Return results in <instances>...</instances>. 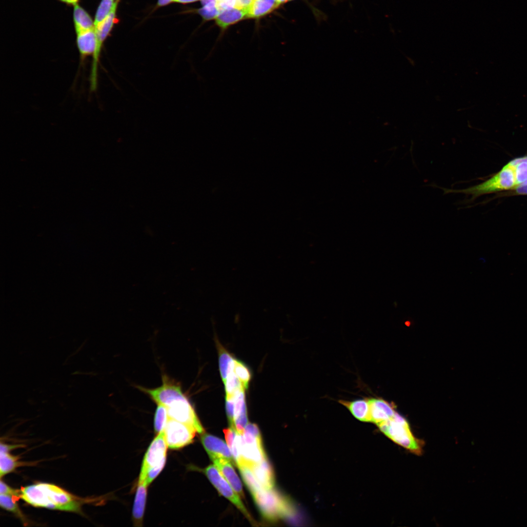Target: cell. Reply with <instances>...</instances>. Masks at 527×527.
Listing matches in <instances>:
<instances>
[{
	"label": "cell",
	"mask_w": 527,
	"mask_h": 527,
	"mask_svg": "<svg viewBox=\"0 0 527 527\" xmlns=\"http://www.w3.org/2000/svg\"><path fill=\"white\" fill-rule=\"evenodd\" d=\"M210 459L233 489L239 495L243 497L241 482L231 464V461L226 458L218 456L212 457Z\"/></svg>",
	"instance_id": "cell-13"
},
{
	"label": "cell",
	"mask_w": 527,
	"mask_h": 527,
	"mask_svg": "<svg viewBox=\"0 0 527 527\" xmlns=\"http://www.w3.org/2000/svg\"><path fill=\"white\" fill-rule=\"evenodd\" d=\"M250 468L263 489L274 488L275 479L273 471L266 458L255 464Z\"/></svg>",
	"instance_id": "cell-17"
},
{
	"label": "cell",
	"mask_w": 527,
	"mask_h": 527,
	"mask_svg": "<svg viewBox=\"0 0 527 527\" xmlns=\"http://www.w3.org/2000/svg\"><path fill=\"white\" fill-rule=\"evenodd\" d=\"M76 44L78 49L80 63L82 64L88 57L93 56L96 47L95 28L77 34Z\"/></svg>",
	"instance_id": "cell-15"
},
{
	"label": "cell",
	"mask_w": 527,
	"mask_h": 527,
	"mask_svg": "<svg viewBox=\"0 0 527 527\" xmlns=\"http://www.w3.org/2000/svg\"></svg>",
	"instance_id": "cell-43"
},
{
	"label": "cell",
	"mask_w": 527,
	"mask_h": 527,
	"mask_svg": "<svg viewBox=\"0 0 527 527\" xmlns=\"http://www.w3.org/2000/svg\"><path fill=\"white\" fill-rule=\"evenodd\" d=\"M371 422L377 425L391 419L395 413L394 406L381 398L369 399Z\"/></svg>",
	"instance_id": "cell-14"
},
{
	"label": "cell",
	"mask_w": 527,
	"mask_h": 527,
	"mask_svg": "<svg viewBox=\"0 0 527 527\" xmlns=\"http://www.w3.org/2000/svg\"><path fill=\"white\" fill-rule=\"evenodd\" d=\"M198 0H176L175 2L182 4H186L196 1Z\"/></svg>",
	"instance_id": "cell-40"
},
{
	"label": "cell",
	"mask_w": 527,
	"mask_h": 527,
	"mask_svg": "<svg viewBox=\"0 0 527 527\" xmlns=\"http://www.w3.org/2000/svg\"><path fill=\"white\" fill-rule=\"evenodd\" d=\"M168 418L166 407L161 405H157L154 420L155 433L158 434L163 430Z\"/></svg>",
	"instance_id": "cell-29"
},
{
	"label": "cell",
	"mask_w": 527,
	"mask_h": 527,
	"mask_svg": "<svg viewBox=\"0 0 527 527\" xmlns=\"http://www.w3.org/2000/svg\"><path fill=\"white\" fill-rule=\"evenodd\" d=\"M162 385L156 388H148L140 386L138 388L147 394L157 405L164 406H167L174 400L185 395L179 383L169 378L165 375H162Z\"/></svg>",
	"instance_id": "cell-10"
},
{
	"label": "cell",
	"mask_w": 527,
	"mask_h": 527,
	"mask_svg": "<svg viewBox=\"0 0 527 527\" xmlns=\"http://www.w3.org/2000/svg\"><path fill=\"white\" fill-rule=\"evenodd\" d=\"M163 432L168 447L174 449L190 444L197 432L191 426L170 418H168Z\"/></svg>",
	"instance_id": "cell-7"
},
{
	"label": "cell",
	"mask_w": 527,
	"mask_h": 527,
	"mask_svg": "<svg viewBox=\"0 0 527 527\" xmlns=\"http://www.w3.org/2000/svg\"><path fill=\"white\" fill-rule=\"evenodd\" d=\"M145 482H138L133 507V521L135 526H142L145 510L147 486Z\"/></svg>",
	"instance_id": "cell-18"
},
{
	"label": "cell",
	"mask_w": 527,
	"mask_h": 527,
	"mask_svg": "<svg viewBox=\"0 0 527 527\" xmlns=\"http://www.w3.org/2000/svg\"><path fill=\"white\" fill-rule=\"evenodd\" d=\"M176 0H158L157 6L162 7L170 4L172 2H175Z\"/></svg>",
	"instance_id": "cell-38"
},
{
	"label": "cell",
	"mask_w": 527,
	"mask_h": 527,
	"mask_svg": "<svg viewBox=\"0 0 527 527\" xmlns=\"http://www.w3.org/2000/svg\"><path fill=\"white\" fill-rule=\"evenodd\" d=\"M339 402L347 408L357 419L363 422H371L369 399L353 401L340 400Z\"/></svg>",
	"instance_id": "cell-19"
},
{
	"label": "cell",
	"mask_w": 527,
	"mask_h": 527,
	"mask_svg": "<svg viewBox=\"0 0 527 527\" xmlns=\"http://www.w3.org/2000/svg\"><path fill=\"white\" fill-rule=\"evenodd\" d=\"M225 408L230 427L236 429L234 426V401L233 398H226Z\"/></svg>",
	"instance_id": "cell-33"
},
{
	"label": "cell",
	"mask_w": 527,
	"mask_h": 527,
	"mask_svg": "<svg viewBox=\"0 0 527 527\" xmlns=\"http://www.w3.org/2000/svg\"><path fill=\"white\" fill-rule=\"evenodd\" d=\"M165 407L169 418L191 426L199 433L204 432L195 410L185 395L174 400Z\"/></svg>",
	"instance_id": "cell-8"
},
{
	"label": "cell",
	"mask_w": 527,
	"mask_h": 527,
	"mask_svg": "<svg viewBox=\"0 0 527 527\" xmlns=\"http://www.w3.org/2000/svg\"><path fill=\"white\" fill-rule=\"evenodd\" d=\"M380 429L397 444L410 451L421 452V445L414 436L406 420L395 412L393 417L377 425Z\"/></svg>",
	"instance_id": "cell-4"
},
{
	"label": "cell",
	"mask_w": 527,
	"mask_h": 527,
	"mask_svg": "<svg viewBox=\"0 0 527 527\" xmlns=\"http://www.w3.org/2000/svg\"><path fill=\"white\" fill-rule=\"evenodd\" d=\"M218 345L219 369L221 376L224 382L228 375L233 372L236 359L220 344H218Z\"/></svg>",
	"instance_id": "cell-22"
},
{
	"label": "cell",
	"mask_w": 527,
	"mask_h": 527,
	"mask_svg": "<svg viewBox=\"0 0 527 527\" xmlns=\"http://www.w3.org/2000/svg\"><path fill=\"white\" fill-rule=\"evenodd\" d=\"M516 186L521 185L527 181V162H522L518 164L515 168Z\"/></svg>",
	"instance_id": "cell-32"
},
{
	"label": "cell",
	"mask_w": 527,
	"mask_h": 527,
	"mask_svg": "<svg viewBox=\"0 0 527 527\" xmlns=\"http://www.w3.org/2000/svg\"><path fill=\"white\" fill-rule=\"evenodd\" d=\"M240 448L243 463L249 468L266 459L262 437L257 425L248 423L243 434H240Z\"/></svg>",
	"instance_id": "cell-5"
},
{
	"label": "cell",
	"mask_w": 527,
	"mask_h": 527,
	"mask_svg": "<svg viewBox=\"0 0 527 527\" xmlns=\"http://www.w3.org/2000/svg\"><path fill=\"white\" fill-rule=\"evenodd\" d=\"M201 441L210 458L214 456L222 457L235 464L229 446L223 440L203 432L201 436Z\"/></svg>",
	"instance_id": "cell-12"
},
{
	"label": "cell",
	"mask_w": 527,
	"mask_h": 527,
	"mask_svg": "<svg viewBox=\"0 0 527 527\" xmlns=\"http://www.w3.org/2000/svg\"><path fill=\"white\" fill-rule=\"evenodd\" d=\"M119 0H117L113 8L104 21L95 30L96 34V47L92 56L89 82L90 90H96L98 81V67L100 57L104 41L109 36L116 20V11Z\"/></svg>",
	"instance_id": "cell-6"
},
{
	"label": "cell",
	"mask_w": 527,
	"mask_h": 527,
	"mask_svg": "<svg viewBox=\"0 0 527 527\" xmlns=\"http://www.w3.org/2000/svg\"><path fill=\"white\" fill-rule=\"evenodd\" d=\"M20 490L13 489L8 486L6 483L0 480V494L10 495L16 498H20Z\"/></svg>",
	"instance_id": "cell-34"
},
{
	"label": "cell",
	"mask_w": 527,
	"mask_h": 527,
	"mask_svg": "<svg viewBox=\"0 0 527 527\" xmlns=\"http://www.w3.org/2000/svg\"><path fill=\"white\" fill-rule=\"evenodd\" d=\"M167 448L162 430L157 434L146 452L142 463L138 482L145 481L147 473L150 469L165 463Z\"/></svg>",
	"instance_id": "cell-9"
},
{
	"label": "cell",
	"mask_w": 527,
	"mask_h": 527,
	"mask_svg": "<svg viewBox=\"0 0 527 527\" xmlns=\"http://www.w3.org/2000/svg\"><path fill=\"white\" fill-rule=\"evenodd\" d=\"M244 390L243 389L233 397L234 401V419L247 415Z\"/></svg>",
	"instance_id": "cell-30"
},
{
	"label": "cell",
	"mask_w": 527,
	"mask_h": 527,
	"mask_svg": "<svg viewBox=\"0 0 527 527\" xmlns=\"http://www.w3.org/2000/svg\"><path fill=\"white\" fill-rule=\"evenodd\" d=\"M116 0H101L96 11L94 19L96 29L106 19L111 13Z\"/></svg>",
	"instance_id": "cell-26"
},
{
	"label": "cell",
	"mask_w": 527,
	"mask_h": 527,
	"mask_svg": "<svg viewBox=\"0 0 527 527\" xmlns=\"http://www.w3.org/2000/svg\"><path fill=\"white\" fill-rule=\"evenodd\" d=\"M20 491V498L35 507L77 513L81 512L83 500L52 484H33L22 487Z\"/></svg>",
	"instance_id": "cell-1"
},
{
	"label": "cell",
	"mask_w": 527,
	"mask_h": 527,
	"mask_svg": "<svg viewBox=\"0 0 527 527\" xmlns=\"http://www.w3.org/2000/svg\"><path fill=\"white\" fill-rule=\"evenodd\" d=\"M248 9L233 8L222 11L216 18L217 24L224 28L247 17Z\"/></svg>",
	"instance_id": "cell-21"
},
{
	"label": "cell",
	"mask_w": 527,
	"mask_h": 527,
	"mask_svg": "<svg viewBox=\"0 0 527 527\" xmlns=\"http://www.w3.org/2000/svg\"><path fill=\"white\" fill-rule=\"evenodd\" d=\"M522 184H527V181Z\"/></svg>",
	"instance_id": "cell-41"
},
{
	"label": "cell",
	"mask_w": 527,
	"mask_h": 527,
	"mask_svg": "<svg viewBox=\"0 0 527 527\" xmlns=\"http://www.w3.org/2000/svg\"><path fill=\"white\" fill-rule=\"evenodd\" d=\"M515 168L507 163L500 171L481 183L463 189H442L446 194L461 193L470 195L471 200L484 194L508 190L516 186Z\"/></svg>",
	"instance_id": "cell-3"
},
{
	"label": "cell",
	"mask_w": 527,
	"mask_h": 527,
	"mask_svg": "<svg viewBox=\"0 0 527 527\" xmlns=\"http://www.w3.org/2000/svg\"><path fill=\"white\" fill-rule=\"evenodd\" d=\"M236 0H217V5L220 12L235 8Z\"/></svg>",
	"instance_id": "cell-35"
},
{
	"label": "cell",
	"mask_w": 527,
	"mask_h": 527,
	"mask_svg": "<svg viewBox=\"0 0 527 527\" xmlns=\"http://www.w3.org/2000/svg\"><path fill=\"white\" fill-rule=\"evenodd\" d=\"M279 6L276 0H256L249 7L247 17L258 18L264 16Z\"/></svg>",
	"instance_id": "cell-23"
},
{
	"label": "cell",
	"mask_w": 527,
	"mask_h": 527,
	"mask_svg": "<svg viewBox=\"0 0 527 527\" xmlns=\"http://www.w3.org/2000/svg\"><path fill=\"white\" fill-rule=\"evenodd\" d=\"M226 393V398H233L243 389H245L241 381L235 372H231L223 382Z\"/></svg>",
	"instance_id": "cell-27"
},
{
	"label": "cell",
	"mask_w": 527,
	"mask_h": 527,
	"mask_svg": "<svg viewBox=\"0 0 527 527\" xmlns=\"http://www.w3.org/2000/svg\"><path fill=\"white\" fill-rule=\"evenodd\" d=\"M253 1V0H236L235 8L248 10Z\"/></svg>",
	"instance_id": "cell-36"
},
{
	"label": "cell",
	"mask_w": 527,
	"mask_h": 527,
	"mask_svg": "<svg viewBox=\"0 0 527 527\" xmlns=\"http://www.w3.org/2000/svg\"><path fill=\"white\" fill-rule=\"evenodd\" d=\"M234 372L241 381L243 387L246 389L248 387L251 379V373L247 366L242 362L236 360Z\"/></svg>",
	"instance_id": "cell-31"
},
{
	"label": "cell",
	"mask_w": 527,
	"mask_h": 527,
	"mask_svg": "<svg viewBox=\"0 0 527 527\" xmlns=\"http://www.w3.org/2000/svg\"><path fill=\"white\" fill-rule=\"evenodd\" d=\"M203 7L199 13L206 20L216 18L220 13L217 5V0H201Z\"/></svg>",
	"instance_id": "cell-28"
},
{
	"label": "cell",
	"mask_w": 527,
	"mask_h": 527,
	"mask_svg": "<svg viewBox=\"0 0 527 527\" xmlns=\"http://www.w3.org/2000/svg\"><path fill=\"white\" fill-rule=\"evenodd\" d=\"M243 481L252 495L263 489V487L254 476L251 469L244 464L238 466Z\"/></svg>",
	"instance_id": "cell-24"
},
{
	"label": "cell",
	"mask_w": 527,
	"mask_h": 527,
	"mask_svg": "<svg viewBox=\"0 0 527 527\" xmlns=\"http://www.w3.org/2000/svg\"><path fill=\"white\" fill-rule=\"evenodd\" d=\"M23 447L21 445H7L1 442L0 445V476L1 478L5 475L13 471L16 467L22 464L19 461V457L9 453L13 449Z\"/></svg>",
	"instance_id": "cell-16"
},
{
	"label": "cell",
	"mask_w": 527,
	"mask_h": 527,
	"mask_svg": "<svg viewBox=\"0 0 527 527\" xmlns=\"http://www.w3.org/2000/svg\"><path fill=\"white\" fill-rule=\"evenodd\" d=\"M253 0L255 1V0Z\"/></svg>",
	"instance_id": "cell-42"
},
{
	"label": "cell",
	"mask_w": 527,
	"mask_h": 527,
	"mask_svg": "<svg viewBox=\"0 0 527 527\" xmlns=\"http://www.w3.org/2000/svg\"><path fill=\"white\" fill-rule=\"evenodd\" d=\"M204 473L222 495L236 506L248 519H251L239 494L233 489L215 466L209 465L204 469Z\"/></svg>",
	"instance_id": "cell-11"
},
{
	"label": "cell",
	"mask_w": 527,
	"mask_h": 527,
	"mask_svg": "<svg viewBox=\"0 0 527 527\" xmlns=\"http://www.w3.org/2000/svg\"><path fill=\"white\" fill-rule=\"evenodd\" d=\"M252 496L262 515L268 521L292 517L295 514L290 501L273 488L263 489Z\"/></svg>",
	"instance_id": "cell-2"
},
{
	"label": "cell",
	"mask_w": 527,
	"mask_h": 527,
	"mask_svg": "<svg viewBox=\"0 0 527 527\" xmlns=\"http://www.w3.org/2000/svg\"><path fill=\"white\" fill-rule=\"evenodd\" d=\"M17 498L12 495L0 494V505L6 510L15 514L24 523H27L25 518L16 503Z\"/></svg>",
	"instance_id": "cell-25"
},
{
	"label": "cell",
	"mask_w": 527,
	"mask_h": 527,
	"mask_svg": "<svg viewBox=\"0 0 527 527\" xmlns=\"http://www.w3.org/2000/svg\"><path fill=\"white\" fill-rule=\"evenodd\" d=\"M527 162V156H525V157H521V158H518L515 159L511 161L510 162H509L507 164L511 165V166H513V167H515V166L518 164H519V163H520L521 162Z\"/></svg>",
	"instance_id": "cell-37"
},
{
	"label": "cell",
	"mask_w": 527,
	"mask_h": 527,
	"mask_svg": "<svg viewBox=\"0 0 527 527\" xmlns=\"http://www.w3.org/2000/svg\"><path fill=\"white\" fill-rule=\"evenodd\" d=\"M61 2L69 5H75L78 4L79 0H59Z\"/></svg>",
	"instance_id": "cell-39"
},
{
	"label": "cell",
	"mask_w": 527,
	"mask_h": 527,
	"mask_svg": "<svg viewBox=\"0 0 527 527\" xmlns=\"http://www.w3.org/2000/svg\"><path fill=\"white\" fill-rule=\"evenodd\" d=\"M74 6L73 20L76 34L95 28L94 21L89 14L78 4Z\"/></svg>",
	"instance_id": "cell-20"
}]
</instances>
